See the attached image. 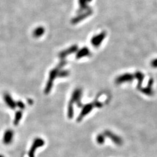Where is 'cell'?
<instances>
[{"label": "cell", "mask_w": 157, "mask_h": 157, "mask_svg": "<svg viewBox=\"0 0 157 157\" xmlns=\"http://www.w3.org/2000/svg\"><path fill=\"white\" fill-rule=\"evenodd\" d=\"M92 0H78V3L80 4V9L78 10V12H82L84 10L90 9L89 7H88L87 3L90 2Z\"/></svg>", "instance_id": "obj_12"}, {"label": "cell", "mask_w": 157, "mask_h": 157, "mask_svg": "<svg viewBox=\"0 0 157 157\" xmlns=\"http://www.w3.org/2000/svg\"><path fill=\"white\" fill-rule=\"evenodd\" d=\"M59 68H55L52 69L50 73V76H49V80L53 82L54 80L56 78L57 76H58V73H59Z\"/></svg>", "instance_id": "obj_15"}, {"label": "cell", "mask_w": 157, "mask_h": 157, "mask_svg": "<svg viewBox=\"0 0 157 157\" xmlns=\"http://www.w3.org/2000/svg\"><path fill=\"white\" fill-rule=\"evenodd\" d=\"M14 131L12 130H7L4 132V136H3V139L2 141L4 144L5 145H9L11 144L14 139Z\"/></svg>", "instance_id": "obj_3"}, {"label": "cell", "mask_w": 157, "mask_h": 157, "mask_svg": "<svg viewBox=\"0 0 157 157\" xmlns=\"http://www.w3.org/2000/svg\"><path fill=\"white\" fill-rule=\"evenodd\" d=\"M28 103L30 104H33V101L32 100H29V101H28Z\"/></svg>", "instance_id": "obj_25"}, {"label": "cell", "mask_w": 157, "mask_h": 157, "mask_svg": "<svg viewBox=\"0 0 157 157\" xmlns=\"http://www.w3.org/2000/svg\"><path fill=\"white\" fill-rule=\"evenodd\" d=\"M135 76H136V77L138 79V80H139V84H138L137 87H138V88H140L141 87V84H142V82H143V78H144V75H143V74L142 73L138 72L136 73Z\"/></svg>", "instance_id": "obj_17"}, {"label": "cell", "mask_w": 157, "mask_h": 157, "mask_svg": "<svg viewBox=\"0 0 157 157\" xmlns=\"http://www.w3.org/2000/svg\"><path fill=\"white\" fill-rule=\"evenodd\" d=\"M93 107H94V105L93 104H91L86 105L84 106V108H83V109L82 112L80 114V115H79V116H78V119H77V121H78V122L81 121L82 119L83 118V117H84L85 116H86L87 114H88V113H89V112L91 111V109H93Z\"/></svg>", "instance_id": "obj_7"}, {"label": "cell", "mask_w": 157, "mask_h": 157, "mask_svg": "<svg viewBox=\"0 0 157 157\" xmlns=\"http://www.w3.org/2000/svg\"><path fill=\"white\" fill-rule=\"evenodd\" d=\"M153 84V80L152 78L150 79L149 82V83H148V86L146 88H143L141 90V91L144 93L146 95H148V96H152L154 94V92L151 88V86Z\"/></svg>", "instance_id": "obj_11"}, {"label": "cell", "mask_w": 157, "mask_h": 157, "mask_svg": "<svg viewBox=\"0 0 157 157\" xmlns=\"http://www.w3.org/2000/svg\"><path fill=\"white\" fill-rule=\"evenodd\" d=\"M0 157H5L4 155H1V154H0Z\"/></svg>", "instance_id": "obj_26"}, {"label": "cell", "mask_w": 157, "mask_h": 157, "mask_svg": "<svg viewBox=\"0 0 157 157\" xmlns=\"http://www.w3.org/2000/svg\"><path fill=\"white\" fill-rule=\"evenodd\" d=\"M97 141L100 144H103L105 141L104 135L103 134H100L97 136Z\"/></svg>", "instance_id": "obj_20"}, {"label": "cell", "mask_w": 157, "mask_h": 157, "mask_svg": "<svg viewBox=\"0 0 157 157\" xmlns=\"http://www.w3.org/2000/svg\"><path fill=\"white\" fill-rule=\"evenodd\" d=\"M45 32V29L43 27L40 26L37 28H36L33 32V35L35 37H40L42 35H43Z\"/></svg>", "instance_id": "obj_14"}, {"label": "cell", "mask_w": 157, "mask_h": 157, "mask_svg": "<svg viewBox=\"0 0 157 157\" xmlns=\"http://www.w3.org/2000/svg\"><path fill=\"white\" fill-rule=\"evenodd\" d=\"M22 117V112L20 111H17V112L15 114V119H14V125L15 126H17V125L19 123Z\"/></svg>", "instance_id": "obj_16"}, {"label": "cell", "mask_w": 157, "mask_h": 157, "mask_svg": "<svg viewBox=\"0 0 157 157\" xmlns=\"http://www.w3.org/2000/svg\"><path fill=\"white\" fill-rule=\"evenodd\" d=\"M77 50H78V47L76 45H73V46L69 48H68V50L60 52V54H59V57L62 60H63L66 57H67L68 55H69V54H72V53L75 52Z\"/></svg>", "instance_id": "obj_9"}, {"label": "cell", "mask_w": 157, "mask_h": 157, "mask_svg": "<svg viewBox=\"0 0 157 157\" xmlns=\"http://www.w3.org/2000/svg\"><path fill=\"white\" fill-rule=\"evenodd\" d=\"M4 99L5 103L12 109H15L17 107V103H15L11 96L8 93H5L4 95Z\"/></svg>", "instance_id": "obj_6"}, {"label": "cell", "mask_w": 157, "mask_h": 157, "mask_svg": "<svg viewBox=\"0 0 157 157\" xmlns=\"http://www.w3.org/2000/svg\"><path fill=\"white\" fill-rule=\"evenodd\" d=\"M133 79V76L132 75L129 73H126L121 75L118 78H117L115 80V82L116 84H121L124 82H131Z\"/></svg>", "instance_id": "obj_5"}, {"label": "cell", "mask_w": 157, "mask_h": 157, "mask_svg": "<svg viewBox=\"0 0 157 157\" xmlns=\"http://www.w3.org/2000/svg\"><path fill=\"white\" fill-rule=\"evenodd\" d=\"M105 35H106V33L103 32L101 33L100 35H97L94 37H93L91 38V43L93 44V45H94L96 47H97L102 43V42L103 41V40L105 37Z\"/></svg>", "instance_id": "obj_4"}, {"label": "cell", "mask_w": 157, "mask_h": 157, "mask_svg": "<svg viewBox=\"0 0 157 157\" xmlns=\"http://www.w3.org/2000/svg\"><path fill=\"white\" fill-rule=\"evenodd\" d=\"M17 106L19 107L20 109H24L25 108V105L21 101H19L17 103Z\"/></svg>", "instance_id": "obj_22"}, {"label": "cell", "mask_w": 157, "mask_h": 157, "mask_svg": "<svg viewBox=\"0 0 157 157\" xmlns=\"http://www.w3.org/2000/svg\"><path fill=\"white\" fill-rule=\"evenodd\" d=\"M69 75V72L67 70H62L61 72H59L58 77H61V78H64V77H66Z\"/></svg>", "instance_id": "obj_21"}, {"label": "cell", "mask_w": 157, "mask_h": 157, "mask_svg": "<svg viewBox=\"0 0 157 157\" xmlns=\"http://www.w3.org/2000/svg\"><path fill=\"white\" fill-rule=\"evenodd\" d=\"M66 63V62L65 61V60H63V61H61V63L59 64V65H58V68H61L62 67H63L64 65H65V64Z\"/></svg>", "instance_id": "obj_24"}, {"label": "cell", "mask_w": 157, "mask_h": 157, "mask_svg": "<svg viewBox=\"0 0 157 157\" xmlns=\"http://www.w3.org/2000/svg\"><path fill=\"white\" fill-rule=\"evenodd\" d=\"M104 135L110 138V139L115 144L118 146L122 145L123 143V140L119 136H118L117 135L115 134L112 132L109 131H106L104 132Z\"/></svg>", "instance_id": "obj_2"}, {"label": "cell", "mask_w": 157, "mask_h": 157, "mask_svg": "<svg viewBox=\"0 0 157 157\" xmlns=\"http://www.w3.org/2000/svg\"><path fill=\"white\" fill-rule=\"evenodd\" d=\"M52 85H53V82L50 80H48V83H47V86H46V87H45V90H44V93H45V94H48L50 92V91H51V88H52Z\"/></svg>", "instance_id": "obj_18"}, {"label": "cell", "mask_w": 157, "mask_h": 157, "mask_svg": "<svg viewBox=\"0 0 157 157\" xmlns=\"http://www.w3.org/2000/svg\"><path fill=\"white\" fill-rule=\"evenodd\" d=\"M93 11L90 9H89L87 12H85V13H83V14H81L80 15L78 16L77 17H75L73 18L72 20V23L73 24H76L78 23V22L83 20L84 19H85L86 17H87L90 16V15H91Z\"/></svg>", "instance_id": "obj_10"}, {"label": "cell", "mask_w": 157, "mask_h": 157, "mask_svg": "<svg viewBox=\"0 0 157 157\" xmlns=\"http://www.w3.org/2000/svg\"><path fill=\"white\" fill-rule=\"evenodd\" d=\"M44 144H45V142L43 139H42L41 138H35L34 140L33 144L29 151V153H28L29 157H35V150L37 148L43 146Z\"/></svg>", "instance_id": "obj_1"}, {"label": "cell", "mask_w": 157, "mask_h": 157, "mask_svg": "<svg viewBox=\"0 0 157 157\" xmlns=\"http://www.w3.org/2000/svg\"><path fill=\"white\" fill-rule=\"evenodd\" d=\"M151 65L153 68H157V59L152 60L151 63Z\"/></svg>", "instance_id": "obj_23"}, {"label": "cell", "mask_w": 157, "mask_h": 157, "mask_svg": "<svg viewBox=\"0 0 157 157\" xmlns=\"http://www.w3.org/2000/svg\"><path fill=\"white\" fill-rule=\"evenodd\" d=\"M90 55V51L87 48H83L82 50H80L76 55V58L78 59L81 58L83 57H86Z\"/></svg>", "instance_id": "obj_13"}, {"label": "cell", "mask_w": 157, "mask_h": 157, "mask_svg": "<svg viewBox=\"0 0 157 157\" xmlns=\"http://www.w3.org/2000/svg\"><path fill=\"white\" fill-rule=\"evenodd\" d=\"M68 118L71 119L73 116V104L69 103V106H68Z\"/></svg>", "instance_id": "obj_19"}, {"label": "cell", "mask_w": 157, "mask_h": 157, "mask_svg": "<svg viewBox=\"0 0 157 157\" xmlns=\"http://www.w3.org/2000/svg\"><path fill=\"white\" fill-rule=\"evenodd\" d=\"M81 95H82V91H81V90H80V89L76 90L73 92V93L72 94L71 100L70 101V103L73 104L74 102H77L78 105V103H79V104L81 106V105L82 104H81V103L80 102V97H81Z\"/></svg>", "instance_id": "obj_8"}]
</instances>
